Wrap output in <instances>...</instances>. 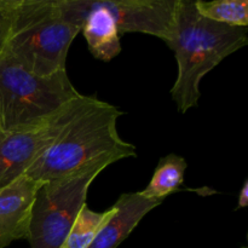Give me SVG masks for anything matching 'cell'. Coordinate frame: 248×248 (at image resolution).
Segmentation results:
<instances>
[{
	"instance_id": "obj_1",
	"label": "cell",
	"mask_w": 248,
	"mask_h": 248,
	"mask_svg": "<svg viewBox=\"0 0 248 248\" xmlns=\"http://www.w3.org/2000/svg\"><path fill=\"white\" fill-rule=\"evenodd\" d=\"M247 43V28L203 18L194 1L177 0L173 35L166 44L174 52L178 64V74L170 93L181 113L198 107L202 78Z\"/></svg>"
},
{
	"instance_id": "obj_2",
	"label": "cell",
	"mask_w": 248,
	"mask_h": 248,
	"mask_svg": "<svg viewBox=\"0 0 248 248\" xmlns=\"http://www.w3.org/2000/svg\"><path fill=\"white\" fill-rule=\"evenodd\" d=\"M123 114L113 104L94 98L24 176L44 183L73 173L101 157H136L135 145L118 132L116 123Z\"/></svg>"
},
{
	"instance_id": "obj_3",
	"label": "cell",
	"mask_w": 248,
	"mask_h": 248,
	"mask_svg": "<svg viewBox=\"0 0 248 248\" xmlns=\"http://www.w3.org/2000/svg\"><path fill=\"white\" fill-rule=\"evenodd\" d=\"M10 9L2 52L38 77L67 70L68 51L81 28L65 18L58 0H10Z\"/></svg>"
},
{
	"instance_id": "obj_4",
	"label": "cell",
	"mask_w": 248,
	"mask_h": 248,
	"mask_svg": "<svg viewBox=\"0 0 248 248\" xmlns=\"http://www.w3.org/2000/svg\"><path fill=\"white\" fill-rule=\"evenodd\" d=\"M80 94L67 70L50 77L27 72L0 53V128L24 130L44 124Z\"/></svg>"
},
{
	"instance_id": "obj_5",
	"label": "cell",
	"mask_w": 248,
	"mask_h": 248,
	"mask_svg": "<svg viewBox=\"0 0 248 248\" xmlns=\"http://www.w3.org/2000/svg\"><path fill=\"white\" fill-rule=\"evenodd\" d=\"M120 161L101 157L73 173L40 183L31 208V248H62L73 223L86 203L90 186L104 169Z\"/></svg>"
},
{
	"instance_id": "obj_6",
	"label": "cell",
	"mask_w": 248,
	"mask_h": 248,
	"mask_svg": "<svg viewBox=\"0 0 248 248\" xmlns=\"http://www.w3.org/2000/svg\"><path fill=\"white\" fill-rule=\"evenodd\" d=\"M94 98L80 94L41 125L0 133V189L24 176L29 167Z\"/></svg>"
},
{
	"instance_id": "obj_7",
	"label": "cell",
	"mask_w": 248,
	"mask_h": 248,
	"mask_svg": "<svg viewBox=\"0 0 248 248\" xmlns=\"http://www.w3.org/2000/svg\"><path fill=\"white\" fill-rule=\"evenodd\" d=\"M115 19L119 33H143L165 43L173 35L177 0H99Z\"/></svg>"
},
{
	"instance_id": "obj_8",
	"label": "cell",
	"mask_w": 248,
	"mask_h": 248,
	"mask_svg": "<svg viewBox=\"0 0 248 248\" xmlns=\"http://www.w3.org/2000/svg\"><path fill=\"white\" fill-rule=\"evenodd\" d=\"M40 183L22 176L0 189V248L28 240L31 208Z\"/></svg>"
},
{
	"instance_id": "obj_9",
	"label": "cell",
	"mask_w": 248,
	"mask_h": 248,
	"mask_svg": "<svg viewBox=\"0 0 248 248\" xmlns=\"http://www.w3.org/2000/svg\"><path fill=\"white\" fill-rule=\"evenodd\" d=\"M164 200L145 198L138 193L121 194L114 212L89 248H116L135 230L138 223Z\"/></svg>"
},
{
	"instance_id": "obj_10",
	"label": "cell",
	"mask_w": 248,
	"mask_h": 248,
	"mask_svg": "<svg viewBox=\"0 0 248 248\" xmlns=\"http://www.w3.org/2000/svg\"><path fill=\"white\" fill-rule=\"evenodd\" d=\"M186 167L188 164L186 159L176 154H169L161 157L149 184L140 194L145 198L165 200L170 194L179 190L184 182Z\"/></svg>"
},
{
	"instance_id": "obj_11",
	"label": "cell",
	"mask_w": 248,
	"mask_h": 248,
	"mask_svg": "<svg viewBox=\"0 0 248 248\" xmlns=\"http://www.w3.org/2000/svg\"><path fill=\"white\" fill-rule=\"evenodd\" d=\"M114 212V206L104 212H94L85 203L78 213L62 248H89Z\"/></svg>"
},
{
	"instance_id": "obj_12",
	"label": "cell",
	"mask_w": 248,
	"mask_h": 248,
	"mask_svg": "<svg viewBox=\"0 0 248 248\" xmlns=\"http://www.w3.org/2000/svg\"><path fill=\"white\" fill-rule=\"evenodd\" d=\"M196 11L203 18L232 27L248 26L247 0H213L194 1Z\"/></svg>"
},
{
	"instance_id": "obj_13",
	"label": "cell",
	"mask_w": 248,
	"mask_h": 248,
	"mask_svg": "<svg viewBox=\"0 0 248 248\" xmlns=\"http://www.w3.org/2000/svg\"><path fill=\"white\" fill-rule=\"evenodd\" d=\"M10 22H11L10 0H0V53L4 51L5 44H6Z\"/></svg>"
},
{
	"instance_id": "obj_14",
	"label": "cell",
	"mask_w": 248,
	"mask_h": 248,
	"mask_svg": "<svg viewBox=\"0 0 248 248\" xmlns=\"http://www.w3.org/2000/svg\"><path fill=\"white\" fill-rule=\"evenodd\" d=\"M248 205V182L245 181L237 199V208H245Z\"/></svg>"
},
{
	"instance_id": "obj_15",
	"label": "cell",
	"mask_w": 248,
	"mask_h": 248,
	"mask_svg": "<svg viewBox=\"0 0 248 248\" xmlns=\"http://www.w3.org/2000/svg\"><path fill=\"white\" fill-rule=\"evenodd\" d=\"M2 132V131H1V128H0V133H1Z\"/></svg>"
},
{
	"instance_id": "obj_16",
	"label": "cell",
	"mask_w": 248,
	"mask_h": 248,
	"mask_svg": "<svg viewBox=\"0 0 248 248\" xmlns=\"http://www.w3.org/2000/svg\"><path fill=\"white\" fill-rule=\"evenodd\" d=\"M242 248H247V247H242Z\"/></svg>"
}]
</instances>
